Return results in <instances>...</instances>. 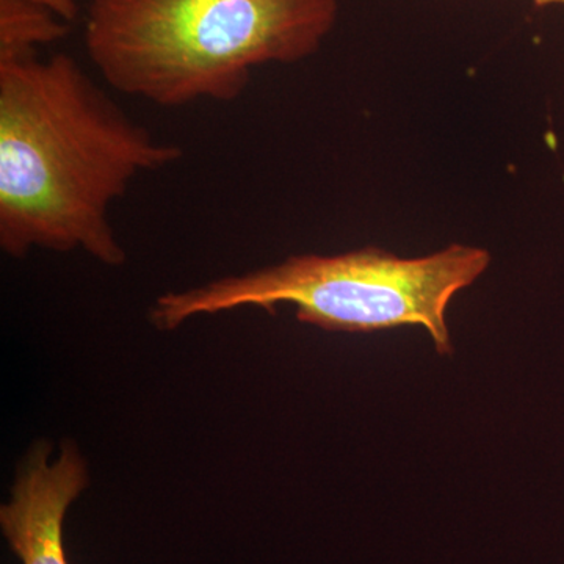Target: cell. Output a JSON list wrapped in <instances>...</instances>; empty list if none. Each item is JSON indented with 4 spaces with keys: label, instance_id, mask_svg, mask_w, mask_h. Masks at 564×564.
I'll use <instances>...</instances> for the list:
<instances>
[{
    "label": "cell",
    "instance_id": "cell-5",
    "mask_svg": "<svg viewBox=\"0 0 564 564\" xmlns=\"http://www.w3.org/2000/svg\"><path fill=\"white\" fill-rule=\"evenodd\" d=\"M68 22L31 0H0V55L36 52L62 40Z\"/></svg>",
    "mask_w": 564,
    "mask_h": 564
},
{
    "label": "cell",
    "instance_id": "cell-1",
    "mask_svg": "<svg viewBox=\"0 0 564 564\" xmlns=\"http://www.w3.org/2000/svg\"><path fill=\"white\" fill-rule=\"evenodd\" d=\"M70 55H0V247L126 261L111 206L141 173L180 161Z\"/></svg>",
    "mask_w": 564,
    "mask_h": 564
},
{
    "label": "cell",
    "instance_id": "cell-6",
    "mask_svg": "<svg viewBox=\"0 0 564 564\" xmlns=\"http://www.w3.org/2000/svg\"><path fill=\"white\" fill-rule=\"evenodd\" d=\"M31 2L51 10L52 13L57 14L65 22L76 20L77 13H79L76 0H31Z\"/></svg>",
    "mask_w": 564,
    "mask_h": 564
},
{
    "label": "cell",
    "instance_id": "cell-2",
    "mask_svg": "<svg viewBox=\"0 0 564 564\" xmlns=\"http://www.w3.org/2000/svg\"><path fill=\"white\" fill-rule=\"evenodd\" d=\"M337 0H93L88 57L113 90L161 107L232 102L252 70L321 50Z\"/></svg>",
    "mask_w": 564,
    "mask_h": 564
},
{
    "label": "cell",
    "instance_id": "cell-3",
    "mask_svg": "<svg viewBox=\"0 0 564 564\" xmlns=\"http://www.w3.org/2000/svg\"><path fill=\"white\" fill-rule=\"evenodd\" d=\"M484 248L451 245L423 258L403 259L381 248L343 254L293 256L256 272L221 278L202 288L169 292L155 300L151 321L172 332L188 318L256 306L274 313L296 307V318L329 332L369 333L419 325L441 355L454 348L448 304L486 272Z\"/></svg>",
    "mask_w": 564,
    "mask_h": 564
},
{
    "label": "cell",
    "instance_id": "cell-4",
    "mask_svg": "<svg viewBox=\"0 0 564 564\" xmlns=\"http://www.w3.org/2000/svg\"><path fill=\"white\" fill-rule=\"evenodd\" d=\"M51 445L39 443L0 508V525L22 564H69L63 547V519L87 488V464L73 444L50 463Z\"/></svg>",
    "mask_w": 564,
    "mask_h": 564
}]
</instances>
